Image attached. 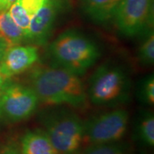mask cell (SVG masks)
I'll list each match as a JSON object with an SVG mask.
<instances>
[{
  "label": "cell",
  "instance_id": "1",
  "mask_svg": "<svg viewBox=\"0 0 154 154\" xmlns=\"http://www.w3.org/2000/svg\"><path fill=\"white\" fill-rule=\"evenodd\" d=\"M30 87L39 102L81 109L87 105V88L80 75L58 66L35 68L29 75Z\"/></svg>",
  "mask_w": 154,
  "mask_h": 154
},
{
  "label": "cell",
  "instance_id": "2",
  "mask_svg": "<svg viewBox=\"0 0 154 154\" xmlns=\"http://www.w3.org/2000/svg\"><path fill=\"white\" fill-rule=\"evenodd\" d=\"M49 53L56 66L81 76L99 60L100 50L86 34L75 29H69L51 43Z\"/></svg>",
  "mask_w": 154,
  "mask_h": 154
},
{
  "label": "cell",
  "instance_id": "3",
  "mask_svg": "<svg viewBox=\"0 0 154 154\" xmlns=\"http://www.w3.org/2000/svg\"><path fill=\"white\" fill-rule=\"evenodd\" d=\"M42 129L58 154H77L84 138V122L65 107L48 108L38 116Z\"/></svg>",
  "mask_w": 154,
  "mask_h": 154
},
{
  "label": "cell",
  "instance_id": "4",
  "mask_svg": "<svg viewBox=\"0 0 154 154\" xmlns=\"http://www.w3.org/2000/svg\"><path fill=\"white\" fill-rule=\"evenodd\" d=\"M130 92L131 82L126 70L115 63L106 62L90 77L87 95L95 105L116 106L127 102Z\"/></svg>",
  "mask_w": 154,
  "mask_h": 154
},
{
  "label": "cell",
  "instance_id": "5",
  "mask_svg": "<svg viewBox=\"0 0 154 154\" xmlns=\"http://www.w3.org/2000/svg\"><path fill=\"white\" fill-rule=\"evenodd\" d=\"M128 120V112L123 108L92 116L84 122L83 143L89 146L120 141L127 132Z\"/></svg>",
  "mask_w": 154,
  "mask_h": 154
},
{
  "label": "cell",
  "instance_id": "6",
  "mask_svg": "<svg viewBox=\"0 0 154 154\" xmlns=\"http://www.w3.org/2000/svg\"><path fill=\"white\" fill-rule=\"evenodd\" d=\"M39 99L30 86L8 83L0 92L2 121L17 123L28 120L38 109Z\"/></svg>",
  "mask_w": 154,
  "mask_h": 154
},
{
  "label": "cell",
  "instance_id": "7",
  "mask_svg": "<svg viewBox=\"0 0 154 154\" xmlns=\"http://www.w3.org/2000/svg\"><path fill=\"white\" fill-rule=\"evenodd\" d=\"M154 0H122L113 21L125 37H140L153 28Z\"/></svg>",
  "mask_w": 154,
  "mask_h": 154
},
{
  "label": "cell",
  "instance_id": "8",
  "mask_svg": "<svg viewBox=\"0 0 154 154\" xmlns=\"http://www.w3.org/2000/svg\"><path fill=\"white\" fill-rule=\"evenodd\" d=\"M63 8V0H45L30 22L26 42L43 45L49 40Z\"/></svg>",
  "mask_w": 154,
  "mask_h": 154
},
{
  "label": "cell",
  "instance_id": "9",
  "mask_svg": "<svg viewBox=\"0 0 154 154\" xmlns=\"http://www.w3.org/2000/svg\"><path fill=\"white\" fill-rule=\"evenodd\" d=\"M38 58V48L35 45H10L0 61V71L5 78L10 79L31 69Z\"/></svg>",
  "mask_w": 154,
  "mask_h": 154
},
{
  "label": "cell",
  "instance_id": "10",
  "mask_svg": "<svg viewBox=\"0 0 154 154\" xmlns=\"http://www.w3.org/2000/svg\"><path fill=\"white\" fill-rule=\"evenodd\" d=\"M122 0H79L82 11L93 22L103 24L113 21Z\"/></svg>",
  "mask_w": 154,
  "mask_h": 154
},
{
  "label": "cell",
  "instance_id": "11",
  "mask_svg": "<svg viewBox=\"0 0 154 154\" xmlns=\"http://www.w3.org/2000/svg\"><path fill=\"white\" fill-rule=\"evenodd\" d=\"M21 154H58L42 128L27 130L21 138Z\"/></svg>",
  "mask_w": 154,
  "mask_h": 154
},
{
  "label": "cell",
  "instance_id": "12",
  "mask_svg": "<svg viewBox=\"0 0 154 154\" xmlns=\"http://www.w3.org/2000/svg\"><path fill=\"white\" fill-rule=\"evenodd\" d=\"M45 0H17L9 9V13L22 30L26 37L28 32L30 22Z\"/></svg>",
  "mask_w": 154,
  "mask_h": 154
},
{
  "label": "cell",
  "instance_id": "13",
  "mask_svg": "<svg viewBox=\"0 0 154 154\" xmlns=\"http://www.w3.org/2000/svg\"><path fill=\"white\" fill-rule=\"evenodd\" d=\"M0 38L9 45L25 42V35L11 17L9 11L0 12Z\"/></svg>",
  "mask_w": 154,
  "mask_h": 154
},
{
  "label": "cell",
  "instance_id": "14",
  "mask_svg": "<svg viewBox=\"0 0 154 154\" xmlns=\"http://www.w3.org/2000/svg\"><path fill=\"white\" fill-rule=\"evenodd\" d=\"M138 47V59L144 66H151L154 63V31L149 29L142 34Z\"/></svg>",
  "mask_w": 154,
  "mask_h": 154
},
{
  "label": "cell",
  "instance_id": "15",
  "mask_svg": "<svg viewBox=\"0 0 154 154\" xmlns=\"http://www.w3.org/2000/svg\"><path fill=\"white\" fill-rule=\"evenodd\" d=\"M129 146L120 141L113 143L89 145L77 154H129Z\"/></svg>",
  "mask_w": 154,
  "mask_h": 154
},
{
  "label": "cell",
  "instance_id": "16",
  "mask_svg": "<svg viewBox=\"0 0 154 154\" xmlns=\"http://www.w3.org/2000/svg\"><path fill=\"white\" fill-rule=\"evenodd\" d=\"M137 134L140 141L146 146H154V116L151 112H146L138 122Z\"/></svg>",
  "mask_w": 154,
  "mask_h": 154
},
{
  "label": "cell",
  "instance_id": "17",
  "mask_svg": "<svg viewBox=\"0 0 154 154\" xmlns=\"http://www.w3.org/2000/svg\"><path fill=\"white\" fill-rule=\"evenodd\" d=\"M139 99L148 105L154 104V77L150 75L142 80L139 87Z\"/></svg>",
  "mask_w": 154,
  "mask_h": 154
},
{
  "label": "cell",
  "instance_id": "18",
  "mask_svg": "<svg viewBox=\"0 0 154 154\" xmlns=\"http://www.w3.org/2000/svg\"><path fill=\"white\" fill-rule=\"evenodd\" d=\"M0 154H21L20 147L16 143H9L0 147Z\"/></svg>",
  "mask_w": 154,
  "mask_h": 154
},
{
  "label": "cell",
  "instance_id": "19",
  "mask_svg": "<svg viewBox=\"0 0 154 154\" xmlns=\"http://www.w3.org/2000/svg\"><path fill=\"white\" fill-rule=\"evenodd\" d=\"M16 1L17 0H0V12L9 11V9Z\"/></svg>",
  "mask_w": 154,
  "mask_h": 154
},
{
  "label": "cell",
  "instance_id": "20",
  "mask_svg": "<svg viewBox=\"0 0 154 154\" xmlns=\"http://www.w3.org/2000/svg\"><path fill=\"white\" fill-rule=\"evenodd\" d=\"M8 46H10V45L7 44L3 38H0V61L2 59L3 55H4V53H5V50L7 49Z\"/></svg>",
  "mask_w": 154,
  "mask_h": 154
},
{
  "label": "cell",
  "instance_id": "21",
  "mask_svg": "<svg viewBox=\"0 0 154 154\" xmlns=\"http://www.w3.org/2000/svg\"><path fill=\"white\" fill-rule=\"evenodd\" d=\"M7 80H8V79L4 76L3 74L0 71V92H1V90L4 88V87L7 84Z\"/></svg>",
  "mask_w": 154,
  "mask_h": 154
},
{
  "label": "cell",
  "instance_id": "22",
  "mask_svg": "<svg viewBox=\"0 0 154 154\" xmlns=\"http://www.w3.org/2000/svg\"><path fill=\"white\" fill-rule=\"evenodd\" d=\"M2 121V117H1V110H0V122Z\"/></svg>",
  "mask_w": 154,
  "mask_h": 154
}]
</instances>
